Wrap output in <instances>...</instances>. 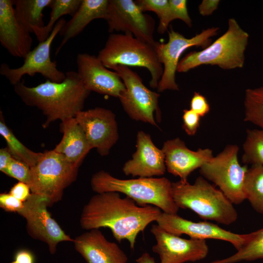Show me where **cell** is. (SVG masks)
<instances>
[{"label": "cell", "instance_id": "1", "mask_svg": "<svg viewBox=\"0 0 263 263\" xmlns=\"http://www.w3.org/2000/svg\"><path fill=\"white\" fill-rule=\"evenodd\" d=\"M162 213L152 205L140 206L117 192L97 193L84 206L80 218L81 227L86 230L110 228L119 242L126 240L132 249L137 235Z\"/></svg>", "mask_w": 263, "mask_h": 263}, {"label": "cell", "instance_id": "2", "mask_svg": "<svg viewBox=\"0 0 263 263\" xmlns=\"http://www.w3.org/2000/svg\"><path fill=\"white\" fill-rule=\"evenodd\" d=\"M65 74V78L59 83L46 80L36 86L28 87L22 79L14 86L15 93L25 105L37 108L46 116L44 128L56 120L75 117L83 110L91 93L77 72Z\"/></svg>", "mask_w": 263, "mask_h": 263}, {"label": "cell", "instance_id": "3", "mask_svg": "<svg viewBox=\"0 0 263 263\" xmlns=\"http://www.w3.org/2000/svg\"><path fill=\"white\" fill-rule=\"evenodd\" d=\"M171 183L166 177L121 179L104 170L94 174L91 180L92 189L96 193H123L139 206L152 205L164 212L177 214L179 208L172 198Z\"/></svg>", "mask_w": 263, "mask_h": 263}, {"label": "cell", "instance_id": "4", "mask_svg": "<svg viewBox=\"0 0 263 263\" xmlns=\"http://www.w3.org/2000/svg\"><path fill=\"white\" fill-rule=\"evenodd\" d=\"M171 193L179 208L189 209L204 220L229 225L238 219L233 204L202 176L193 184L181 180L172 182Z\"/></svg>", "mask_w": 263, "mask_h": 263}, {"label": "cell", "instance_id": "5", "mask_svg": "<svg viewBox=\"0 0 263 263\" xmlns=\"http://www.w3.org/2000/svg\"><path fill=\"white\" fill-rule=\"evenodd\" d=\"M249 34L233 18L226 31L212 43L199 51L187 54L179 62L177 72L186 73L203 65H216L224 70L243 67Z\"/></svg>", "mask_w": 263, "mask_h": 263}, {"label": "cell", "instance_id": "6", "mask_svg": "<svg viewBox=\"0 0 263 263\" xmlns=\"http://www.w3.org/2000/svg\"><path fill=\"white\" fill-rule=\"evenodd\" d=\"M98 58L108 69L116 65L144 67L149 71V82L152 88H157L163 73L155 47L135 37L130 33H111Z\"/></svg>", "mask_w": 263, "mask_h": 263}, {"label": "cell", "instance_id": "7", "mask_svg": "<svg viewBox=\"0 0 263 263\" xmlns=\"http://www.w3.org/2000/svg\"><path fill=\"white\" fill-rule=\"evenodd\" d=\"M79 167L54 150L44 151L30 168L31 193L46 198L49 206L59 201L64 189L76 179Z\"/></svg>", "mask_w": 263, "mask_h": 263}, {"label": "cell", "instance_id": "8", "mask_svg": "<svg viewBox=\"0 0 263 263\" xmlns=\"http://www.w3.org/2000/svg\"><path fill=\"white\" fill-rule=\"evenodd\" d=\"M239 147L228 145L216 156L204 164L199 172L213 182L233 204H240L245 199L244 181L247 166L238 160Z\"/></svg>", "mask_w": 263, "mask_h": 263}, {"label": "cell", "instance_id": "9", "mask_svg": "<svg viewBox=\"0 0 263 263\" xmlns=\"http://www.w3.org/2000/svg\"><path fill=\"white\" fill-rule=\"evenodd\" d=\"M66 22L64 19H60L48 38L39 42L26 56L21 66L12 68L7 63L1 64L0 74L13 86L20 82L24 75L34 76L36 74L41 75L47 80L52 82L59 83L63 81L66 77V74L58 69L56 61L51 60L50 50L54 39Z\"/></svg>", "mask_w": 263, "mask_h": 263}, {"label": "cell", "instance_id": "10", "mask_svg": "<svg viewBox=\"0 0 263 263\" xmlns=\"http://www.w3.org/2000/svg\"><path fill=\"white\" fill-rule=\"evenodd\" d=\"M219 28L213 27L203 30L191 38H187L171 27L167 43L156 42L155 47L160 62L163 66V73L159 82L157 91H178L175 74L179 59L183 53L193 46L206 48L210 45L211 38L216 36Z\"/></svg>", "mask_w": 263, "mask_h": 263}, {"label": "cell", "instance_id": "11", "mask_svg": "<svg viewBox=\"0 0 263 263\" xmlns=\"http://www.w3.org/2000/svg\"><path fill=\"white\" fill-rule=\"evenodd\" d=\"M111 69L119 74L125 85L126 92L119 99L128 115L133 120L157 127L154 115L155 113L160 120V94L146 87L140 76L128 67L116 65Z\"/></svg>", "mask_w": 263, "mask_h": 263}, {"label": "cell", "instance_id": "12", "mask_svg": "<svg viewBox=\"0 0 263 263\" xmlns=\"http://www.w3.org/2000/svg\"><path fill=\"white\" fill-rule=\"evenodd\" d=\"M49 206L46 198L31 193L18 213L26 220L28 234L47 244L50 252L54 254L58 243L73 242L74 239L67 235L51 216L47 209Z\"/></svg>", "mask_w": 263, "mask_h": 263}, {"label": "cell", "instance_id": "13", "mask_svg": "<svg viewBox=\"0 0 263 263\" xmlns=\"http://www.w3.org/2000/svg\"><path fill=\"white\" fill-rule=\"evenodd\" d=\"M110 33H130L135 37L155 45V20L144 14L132 0H109L105 18Z\"/></svg>", "mask_w": 263, "mask_h": 263}, {"label": "cell", "instance_id": "14", "mask_svg": "<svg viewBox=\"0 0 263 263\" xmlns=\"http://www.w3.org/2000/svg\"><path fill=\"white\" fill-rule=\"evenodd\" d=\"M150 232L156 242L152 250L159 255L160 263L195 262L204 259L208 254L206 240L182 238L166 231L157 224L152 225Z\"/></svg>", "mask_w": 263, "mask_h": 263}, {"label": "cell", "instance_id": "15", "mask_svg": "<svg viewBox=\"0 0 263 263\" xmlns=\"http://www.w3.org/2000/svg\"><path fill=\"white\" fill-rule=\"evenodd\" d=\"M75 118L83 129L92 149L101 156L109 154L118 139L115 115L108 109L95 107L77 113Z\"/></svg>", "mask_w": 263, "mask_h": 263}, {"label": "cell", "instance_id": "16", "mask_svg": "<svg viewBox=\"0 0 263 263\" xmlns=\"http://www.w3.org/2000/svg\"><path fill=\"white\" fill-rule=\"evenodd\" d=\"M156 222L161 228L170 233L179 236L186 234L190 238L196 239H212L226 241L231 243L237 250L242 247L247 236V234L234 233L211 222L188 220L177 213L162 212Z\"/></svg>", "mask_w": 263, "mask_h": 263}, {"label": "cell", "instance_id": "17", "mask_svg": "<svg viewBox=\"0 0 263 263\" xmlns=\"http://www.w3.org/2000/svg\"><path fill=\"white\" fill-rule=\"evenodd\" d=\"M77 73L90 92L119 98L126 91L119 74L106 67L97 56L79 53L76 58Z\"/></svg>", "mask_w": 263, "mask_h": 263}, {"label": "cell", "instance_id": "18", "mask_svg": "<svg viewBox=\"0 0 263 263\" xmlns=\"http://www.w3.org/2000/svg\"><path fill=\"white\" fill-rule=\"evenodd\" d=\"M162 151L167 171L180 180L188 181L190 174L213 157L210 149H199L196 151L189 150L185 142L177 137L164 142Z\"/></svg>", "mask_w": 263, "mask_h": 263}, {"label": "cell", "instance_id": "19", "mask_svg": "<svg viewBox=\"0 0 263 263\" xmlns=\"http://www.w3.org/2000/svg\"><path fill=\"white\" fill-rule=\"evenodd\" d=\"M136 150L132 158L124 165L122 171L126 175L152 177L165 174L166 167L165 154L162 149L153 144L150 136L143 131L137 134Z\"/></svg>", "mask_w": 263, "mask_h": 263}, {"label": "cell", "instance_id": "20", "mask_svg": "<svg viewBox=\"0 0 263 263\" xmlns=\"http://www.w3.org/2000/svg\"><path fill=\"white\" fill-rule=\"evenodd\" d=\"M0 42L16 57L24 59L32 50L31 33L17 19L13 0H0Z\"/></svg>", "mask_w": 263, "mask_h": 263}, {"label": "cell", "instance_id": "21", "mask_svg": "<svg viewBox=\"0 0 263 263\" xmlns=\"http://www.w3.org/2000/svg\"><path fill=\"white\" fill-rule=\"evenodd\" d=\"M75 248L87 263H127L125 252L114 242L108 241L99 229H92L77 236Z\"/></svg>", "mask_w": 263, "mask_h": 263}, {"label": "cell", "instance_id": "22", "mask_svg": "<svg viewBox=\"0 0 263 263\" xmlns=\"http://www.w3.org/2000/svg\"><path fill=\"white\" fill-rule=\"evenodd\" d=\"M109 0H82V2L71 19L66 21L59 34L62 39L56 49L57 54L71 39L80 34L93 20L105 19Z\"/></svg>", "mask_w": 263, "mask_h": 263}, {"label": "cell", "instance_id": "23", "mask_svg": "<svg viewBox=\"0 0 263 263\" xmlns=\"http://www.w3.org/2000/svg\"><path fill=\"white\" fill-rule=\"evenodd\" d=\"M61 127L63 136L54 150L70 162L80 166L92 149L85 133L75 117L62 121Z\"/></svg>", "mask_w": 263, "mask_h": 263}, {"label": "cell", "instance_id": "24", "mask_svg": "<svg viewBox=\"0 0 263 263\" xmlns=\"http://www.w3.org/2000/svg\"><path fill=\"white\" fill-rule=\"evenodd\" d=\"M52 0H13L18 20L39 41L45 26L43 11L49 7Z\"/></svg>", "mask_w": 263, "mask_h": 263}, {"label": "cell", "instance_id": "25", "mask_svg": "<svg viewBox=\"0 0 263 263\" xmlns=\"http://www.w3.org/2000/svg\"><path fill=\"white\" fill-rule=\"evenodd\" d=\"M0 134L5 140L9 151L13 157L31 168L40 159L43 152H34L25 147L16 137L4 120L2 113L0 114Z\"/></svg>", "mask_w": 263, "mask_h": 263}, {"label": "cell", "instance_id": "26", "mask_svg": "<svg viewBox=\"0 0 263 263\" xmlns=\"http://www.w3.org/2000/svg\"><path fill=\"white\" fill-rule=\"evenodd\" d=\"M246 199L257 212L263 214V165L253 164L248 169L244 181Z\"/></svg>", "mask_w": 263, "mask_h": 263}, {"label": "cell", "instance_id": "27", "mask_svg": "<svg viewBox=\"0 0 263 263\" xmlns=\"http://www.w3.org/2000/svg\"><path fill=\"white\" fill-rule=\"evenodd\" d=\"M263 258V228L248 233L242 247L233 255L209 263H236Z\"/></svg>", "mask_w": 263, "mask_h": 263}, {"label": "cell", "instance_id": "28", "mask_svg": "<svg viewBox=\"0 0 263 263\" xmlns=\"http://www.w3.org/2000/svg\"><path fill=\"white\" fill-rule=\"evenodd\" d=\"M244 121L263 128V87L245 90Z\"/></svg>", "mask_w": 263, "mask_h": 263}, {"label": "cell", "instance_id": "29", "mask_svg": "<svg viewBox=\"0 0 263 263\" xmlns=\"http://www.w3.org/2000/svg\"><path fill=\"white\" fill-rule=\"evenodd\" d=\"M243 150V163L263 165V128L246 131Z\"/></svg>", "mask_w": 263, "mask_h": 263}, {"label": "cell", "instance_id": "30", "mask_svg": "<svg viewBox=\"0 0 263 263\" xmlns=\"http://www.w3.org/2000/svg\"><path fill=\"white\" fill-rule=\"evenodd\" d=\"M81 2L82 0H52L49 6L51 9L50 19L43 29L38 42L43 41L48 38L61 17L66 15L73 16Z\"/></svg>", "mask_w": 263, "mask_h": 263}, {"label": "cell", "instance_id": "31", "mask_svg": "<svg viewBox=\"0 0 263 263\" xmlns=\"http://www.w3.org/2000/svg\"><path fill=\"white\" fill-rule=\"evenodd\" d=\"M136 4L143 12H154L159 19L157 32L164 34L168 29L170 24V6L169 0H137Z\"/></svg>", "mask_w": 263, "mask_h": 263}, {"label": "cell", "instance_id": "32", "mask_svg": "<svg viewBox=\"0 0 263 263\" xmlns=\"http://www.w3.org/2000/svg\"><path fill=\"white\" fill-rule=\"evenodd\" d=\"M4 173L16 179L19 182L28 184L30 168L24 163L13 158Z\"/></svg>", "mask_w": 263, "mask_h": 263}, {"label": "cell", "instance_id": "33", "mask_svg": "<svg viewBox=\"0 0 263 263\" xmlns=\"http://www.w3.org/2000/svg\"><path fill=\"white\" fill-rule=\"evenodd\" d=\"M170 6L169 19L172 20L179 19L184 21L187 25L192 26V20L189 16L186 0H169Z\"/></svg>", "mask_w": 263, "mask_h": 263}, {"label": "cell", "instance_id": "34", "mask_svg": "<svg viewBox=\"0 0 263 263\" xmlns=\"http://www.w3.org/2000/svg\"><path fill=\"white\" fill-rule=\"evenodd\" d=\"M200 116L191 109L183 111V128L189 136L194 135L200 125Z\"/></svg>", "mask_w": 263, "mask_h": 263}, {"label": "cell", "instance_id": "35", "mask_svg": "<svg viewBox=\"0 0 263 263\" xmlns=\"http://www.w3.org/2000/svg\"><path fill=\"white\" fill-rule=\"evenodd\" d=\"M190 107L191 110L200 117L204 116L210 111L209 105L206 97L199 92H194L191 99Z\"/></svg>", "mask_w": 263, "mask_h": 263}, {"label": "cell", "instance_id": "36", "mask_svg": "<svg viewBox=\"0 0 263 263\" xmlns=\"http://www.w3.org/2000/svg\"><path fill=\"white\" fill-rule=\"evenodd\" d=\"M0 206L6 211L18 213L23 207V202L9 193H2L0 194Z\"/></svg>", "mask_w": 263, "mask_h": 263}, {"label": "cell", "instance_id": "37", "mask_svg": "<svg viewBox=\"0 0 263 263\" xmlns=\"http://www.w3.org/2000/svg\"><path fill=\"white\" fill-rule=\"evenodd\" d=\"M29 185L21 182L15 184L11 188L9 193L18 200L24 202L30 197L31 193Z\"/></svg>", "mask_w": 263, "mask_h": 263}, {"label": "cell", "instance_id": "38", "mask_svg": "<svg viewBox=\"0 0 263 263\" xmlns=\"http://www.w3.org/2000/svg\"><path fill=\"white\" fill-rule=\"evenodd\" d=\"M219 3V0H203L198 6L200 14L203 16L212 15L217 9Z\"/></svg>", "mask_w": 263, "mask_h": 263}, {"label": "cell", "instance_id": "39", "mask_svg": "<svg viewBox=\"0 0 263 263\" xmlns=\"http://www.w3.org/2000/svg\"><path fill=\"white\" fill-rule=\"evenodd\" d=\"M13 159V156L6 147L0 149V170L1 172H5Z\"/></svg>", "mask_w": 263, "mask_h": 263}, {"label": "cell", "instance_id": "40", "mask_svg": "<svg viewBox=\"0 0 263 263\" xmlns=\"http://www.w3.org/2000/svg\"><path fill=\"white\" fill-rule=\"evenodd\" d=\"M15 261L17 263H33L34 257L29 251L20 250L17 253Z\"/></svg>", "mask_w": 263, "mask_h": 263}, {"label": "cell", "instance_id": "41", "mask_svg": "<svg viewBox=\"0 0 263 263\" xmlns=\"http://www.w3.org/2000/svg\"><path fill=\"white\" fill-rule=\"evenodd\" d=\"M137 263H156L154 258L147 252L141 255L136 260Z\"/></svg>", "mask_w": 263, "mask_h": 263}, {"label": "cell", "instance_id": "42", "mask_svg": "<svg viewBox=\"0 0 263 263\" xmlns=\"http://www.w3.org/2000/svg\"><path fill=\"white\" fill-rule=\"evenodd\" d=\"M11 263H16V262L14 261L11 262Z\"/></svg>", "mask_w": 263, "mask_h": 263}]
</instances>
